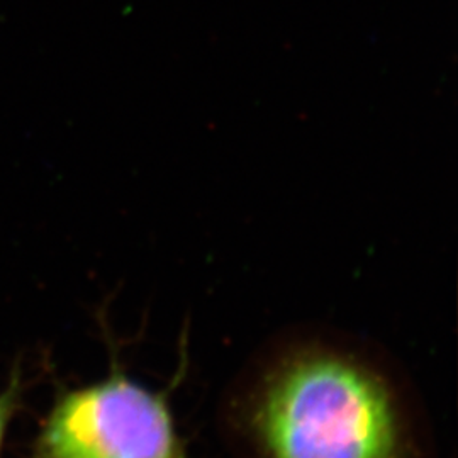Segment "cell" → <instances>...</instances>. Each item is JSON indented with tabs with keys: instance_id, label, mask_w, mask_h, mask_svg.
<instances>
[{
	"instance_id": "cell-3",
	"label": "cell",
	"mask_w": 458,
	"mask_h": 458,
	"mask_svg": "<svg viewBox=\"0 0 458 458\" xmlns=\"http://www.w3.org/2000/svg\"><path fill=\"white\" fill-rule=\"evenodd\" d=\"M13 404H14V394H13V391L0 395V445H2V440H4V433H5V428H7V423H9L11 412H13Z\"/></svg>"
},
{
	"instance_id": "cell-1",
	"label": "cell",
	"mask_w": 458,
	"mask_h": 458,
	"mask_svg": "<svg viewBox=\"0 0 458 458\" xmlns=\"http://www.w3.org/2000/svg\"><path fill=\"white\" fill-rule=\"evenodd\" d=\"M236 458H433L425 411L389 355L329 329L274 338L223 401Z\"/></svg>"
},
{
	"instance_id": "cell-2",
	"label": "cell",
	"mask_w": 458,
	"mask_h": 458,
	"mask_svg": "<svg viewBox=\"0 0 458 458\" xmlns=\"http://www.w3.org/2000/svg\"><path fill=\"white\" fill-rule=\"evenodd\" d=\"M36 458L192 457L165 394L115 369L56 401Z\"/></svg>"
}]
</instances>
